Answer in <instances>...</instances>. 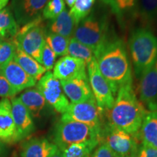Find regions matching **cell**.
<instances>
[{"instance_id":"11","label":"cell","mask_w":157,"mask_h":157,"mask_svg":"<svg viewBox=\"0 0 157 157\" xmlns=\"http://www.w3.org/2000/svg\"><path fill=\"white\" fill-rule=\"evenodd\" d=\"M139 95L140 101L147 111H157V60L141 77Z\"/></svg>"},{"instance_id":"41","label":"cell","mask_w":157,"mask_h":157,"mask_svg":"<svg viewBox=\"0 0 157 157\" xmlns=\"http://www.w3.org/2000/svg\"><path fill=\"white\" fill-rule=\"evenodd\" d=\"M3 40H5V39H4L2 36V35H1V34H0V42H2Z\"/></svg>"},{"instance_id":"39","label":"cell","mask_w":157,"mask_h":157,"mask_svg":"<svg viewBox=\"0 0 157 157\" xmlns=\"http://www.w3.org/2000/svg\"><path fill=\"white\" fill-rule=\"evenodd\" d=\"M64 2H66V3L67 4L68 7L71 8V7L74 6V4H75L76 0H64Z\"/></svg>"},{"instance_id":"10","label":"cell","mask_w":157,"mask_h":157,"mask_svg":"<svg viewBox=\"0 0 157 157\" xmlns=\"http://www.w3.org/2000/svg\"><path fill=\"white\" fill-rule=\"evenodd\" d=\"M37 90L44 96L45 101L58 113H63L69 105V101L65 95L61 84L53 74L46 72L39 80Z\"/></svg>"},{"instance_id":"27","label":"cell","mask_w":157,"mask_h":157,"mask_svg":"<svg viewBox=\"0 0 157 157\" xmlns=\"http://www.w3.org/2000/svg\"><path fill=\"white\" fill-rule=\"evenodd\" d=\"M95 2V0H76L75 4L69 11V14L73 17L76 25L88 16Z\"/></svg>"},{"instance_id":"16","label":"cell","mask_w":157,"mask_h":157,"mask_svg":"<svg viewBox=\"0 0 157 157\" xmlns=\"http://www.w3.org/2000/svg\"><path fill=\"white\" fill-rule=\"evenodd\" d=\"M65 95L71 103H78L93 99L88 77L60 81Z\"/></svg>"},{"instance_id":"20","label":"cell","mask_w":157,"mask_h":157,"mask_svg":"<svg viewBox=\"0 0 157 157\" xmlns=\"http://www.w3.org/2000/svg\"><path fill=\"white\" fill-rule=\"evenodd\" d=\"M138 136L143 144L157 148V111L147 112Z\"/></svg>"},{"instance_id":"36","label":"cell","mask_w":157,"mask_h":157,"mask_svg":"<svg viewBox=\"0 0 157 157\" xmlns=\"http://www.w3.org/2000/svg\"><path fill=\"white\" fill-rule=\"evenodd\" d=\"M6 153V147L5 143L0 140V157H4Z\"/></svg>"},{"instance_id":"24","label":"cell","mask_w":157,"mask_h":157,"mask_svg":"<svg viewBox=\"0 0 157 157\" xmlns=\"http://www.w3.org/2000/svg\"><path fill=\"white\" fill-rule=\"evenodd\" d=\"M99 143V140H94L76 143L60 151L62 152L63 157H89Z\"/></svg>"},{"instance_id":"34","label":"cell","mask_w":157,"mask_h":157,"mask_svg":"<svg viewBox=\"0 0 157 157\" xmlns=\"http://www.w3.org/2000/svg\"><path fill=\"white\" fill-rule=\"evenodd\" d=\"M89 157H115L110 149L103 143H99Z\"/></svg>"},{"instance_id":"4","label":"cell","mask_w":157,"mask_h":157,"mask_svg":"<svg viewBox=\"0 0 157 157\" xmlns=\"http://www.w3.org/2000/svg\"><path fill=\"white\" fill-rule=\"evenodd\" d=\"M100 132L84 124L60 120L54 129L53 140L59 150L71 145L99 140Z\"/></svg>"},{"instance_id":"25","label":"cell","mask_w":157,"mask_h":157,"mask_svg":"<svg viewBox=\"0 0 157 157\" xmlns=\"http://www.w3.org/2000/svg\"><path fill=\"white\" fill-rule=\"evenodd\" d=\"M67 56L81 59L87 64L95 58L93 50L87 46L78 42L75 38H71L68 43Z\"/></svg>"},{"instance_id":"28","label":"cell","mask_w":157,"mask_h":157,"mask_svg":"<svg viewBox=\"0 0 157 157\" xmlns=\"http://www.w3.org/2000/svg\"><path fill=\"white\" fill-rule=\"evenodd\" d=\"M139 12L146 22L157 21V0H140Z\"/></svg>"},{"instance_id":"1","label":"cell","mask_w":157,"mask_h":157,"mask_svg":"<svg viewBox=\"0 0 157 157\" xmlns=\"http://www.w3.org/2000/svg\"><path fill=\"white\" fill-rule=\"evenodd\" d=\"M94 56L100 71L105 78L113 95L121 86L132 83V69L124 43L119 39H108Z\"/></svg>"},{"instance_id":"3","label":"cell","mask_w":157,"mask_h":157,"mask_svg":"<svg viewBox=\"0 0 157 157\" xmlns=\"http://www.w3.org/2000/svg\"><path fill=\"white\" fill-rule=\"evenodd\" d=\"M129 45L135 74L141 78L157 60V37L148 29H139L132 34Z\"/></svg>"},{"instance_id":"6","label":"cell","mask_w":157,"mask_h":157,"mask_svg":"<svg viewBox=\"0 0 157 157\" xmlns=\"http://www.w3.org/2000/svg\"><path fill=\"white\" fill-rule=\"evenodd\" d=\"M107 22L92 15L76 25L74 38L93 50V53L107 40Z\"/></svg>"},{"instance_id":"7","label":"cell","mask_w":157,"mask_h":157,"mask_svg":"<svg viewBox=\"0 0 157 157\" xmlns=\"http://www.w3.org/2000/svg\"><path fill=\"white\" fill-rule=\"evenodd\" d=\"M136 137L109 122L102 126L99 140L110 149L115 157H129L137 146Z\"/></svg>"},{"instance_id":"13","label":"cell","mask_w":157,"mask_h":157,"mask_svg":"<svg viewBox=\"0 0 157 157\" xmlns=\"http://www.w3.org/2000/svg\"><path fill=\"white\" fill-rule=\"evenodd\" d=\"M86 66L87 64L81 59L65 56L55 64L52 74L59 81L87 77Z\"/></svg>"},{"instance_id":"12","label":"cell","mask_w":157,"mask_h":157,"mask_svg":"<svg viewBox=\"0 0 157 157\" xmlns=\"http://www.w3.org/2000/svg\"><path fill=\"white\" fill-rule=\"evenodd\" d=\"M48 0H12L10 8L18 25H24L40 17Z\"/></svg>"},{"instance_id":"22","label":"cell","mask_w":157,"mask_h":157,"mask_svg":"<svg viewBox=\"0 0 157 157\" xmlns=\"http://www.w3.org/2000/svg\"><path fill=\"white\" fill-rule=\"evenodd\" d=\"M76 26V23L73 17L71 16L69 12L65 9L58 17L51 20L49 24V29L50 33L71 39L72 35H74Z\"/></svg>"},{"instance_id":"37","label":"cell","mask_w":157,"mask_h":157,"mask_svg":"<svg viewBox=\"0 0 157 157\" xmlns=\"http://www.w3.org/2000/svg\"><path fill=\"white\" fill-rule=\"evenodd\" d=\"M129 157H139L138 155V147L136 146L132 150V153H131L130 155H129Z\"/></svg>"},{"instance_id":"2","label":"cell","mask_w":157,"mask_h":157,"mask_svg":"<svg viewBox=\"0 0 157 157\" xmlns=\"http://www.w3.org/2000/svg\"><path fill=\"white\" fill-rule=\"evenodd\" d=\"M117 93L114 103L109 110V123L137 137L148 111L136 97L132 82L121 86Z\"/></svg>"},{"instance_id":"31","label":"cell","mask_w":157,"mask_h":157,"mask_svg":"<svg viewBox=\"0 0 157 157\" xmlns=\"http://www.w3.org/2000/svg\"><path fill=\"white\" fill-rule=\"evenodd\" d=\"M56 57L54 51L45 42L41 56V64L44 66L47 71H50L54 68Z\"/></svg>"},{"instance_id":"17","label":"cell","mask_w":157,"mask_h":157,"mask_svg":"<svg viewBox=\"0 0 157 157\" xmlns=\"http://www.w3.org/2000/svg\"><path fill=\"white\" fill-rule=\"evenodd\" d=\"M0 140L5 143L17 142L16 129L9 98H2L0 101Z\"/></svg>"},{"instance_id":"38","label":"cell","mask_w":157,"mask_h":157,"mask_svg":"<svg viewBox=\"0 0 157 157\" xmlns=\"http://www.w3.org/2000/svg\"><path fill=\"white\" fill-rule=\"evenodd\" d=\"M10 1V0H0V11L6 7V6L7 5Z\"/></svg>"},{"instance_id":"29","label":"cell","mask_w":157,"mask_h":157,"mask_svg":"<svg viewBox=\"0 0 157 157\" xmlns=\"http://www.w3.org/2000/svg\"><path fill=\"white\" fill-rule=\"evenodd\" d=\"M64 10V0H48L42 10V17L44 19L53 20Z\"/></svg>"},{"instance_id":"8","label":"cell","mask_w":157,"mask_h":157,"mask_svg":"<svg viewBox=\"0 0 157 157\" xmlns=\"http://www.w3.org/2000/svg\"><path fill=\"white\" fill-rule=\"evenodd\" d=\"M101 110L98 109L95 98L78 103H71L62 114V121H74L87 125L101 132L102 123Z\"/></svg>"},{"instance_id":"18","label":"cell","mask_w":157,"mask_h":157,"mask_svg":"<svg viewBox=\"0 0 157 157\" xmlns=\"http://www.w3.org/2000/svg\"><path fill=\"white\" fill-rule=\"evenodd\" d=\"M58 148L44 137H36L27 140L21 148V157H51Z\"/></svg>"},{"instance_id":"15","label":"cell","mask_w":157,"mask_h":157,"mask_svg":"<svg viewBox=\"0 0 157 157\" xmlns=\"http://www.w3.org/2000/svg\"><path fill=\"white\" fill-rule=\"evenodd\" d=\"M0 71L17 93L34 87L36 84V80L29 75L14 59L0 66Z\"/></svg>"},{"instance_id":"19","label":"cell","mask_w":157,"mask_h":157,"mask_svg":"<svg viewBox=\"0 0 157 157\" xmlns=\"http://www.w3.org/2000/svg\"><path fill=\"white\" fill-rule=\"evenodd\" d=\"M15 45H16V48H15L14 58H13L15 61L29 75L32 76L36 81L40 80V78L47 72V70L42 65L37 62L34 58H33L32 57L21 50L16 44Z\"/></svg>"},{"instance_id":"23","label":"cell","mask_w":157,"mask_h":157,"mask_svg":"<svg viewBox=\"0 0 157 157\" xmlns=\"http://www.w3.org/2000/svg\"><path fill=\"white\" fill-rule=\"evenodd\" d=\"M10 7H6L0 11V34L5 40H13L19 31Z\"/></svg>"},{"instance_id":"32","label":"cell","mask_w":157,"mask_h":157,"mask_svg":"<svg viewBox=\"0 0 157 157\" xmlns=\"http://www.w3.org/2000/svg\"><path fill=\"white\" fill-rule=\"evenodd\" d=\"M17 94L14 88L12 87L10 82L0 71V98H13Z\"/></svg>"},{"instance_id":"5","label":"cell","mask_w":157,"mask_h":157,"mask_svg":"<svg viewBox=\"0 0 157 157\" xmlns=\"http://www.w3.org/2000/svg\"><path fill=\"white\" fill-rule=\"evenodd\" d=\"M45 36L46 33L42 25V17H40L20 28L13 41L25 53L41 64L42 52L46 42Z\"/></svg>"},{"instance_id":"30","label":"cell","mask_w":157,"mask_h":157,"mask_svg":"<svg viewBox=\"0 0 157 157\" xmlns=\"http://www.w3.org/2000/svg\"><path fill=\"white\" fill-rule=\"evenodd\" d=\"M15 48L13 40H3L0 42V66L13 59Z\"/></svg>"},{"instance_id":"21","label":"cell","mask_w":157,"mask_h":157,"mask_svg":"<svg viewBox=\"0 0 157 157\" xmlns=\"http://www.w3.org/2000/svg\"><path fill=\"white\" fill-rule=\"evenodd\" d=\"M19 99L34 118L40 117L47 104L44 96L37 88L26 90L20 95Z\"/></svg>"},{"instance_id":"33","label":"cell","mask_w":157,"mask_h":157,"mask_svg":"<svg viewBox=\"0 0 157 157\" xmlns=\"http://www.w3.org/2000/svg\"><path fill=\"white\" fill-rule=\"evenodd\" d=\"M105 5L111 7V10L118 17H121L123 14L122 0H101Z\"/></svg>"},{"instance_id":"35","label":"cell","mask_w":157,"mask_h":157,"mask_svg":"<svg viewBox=\"0 0 157 157\" xmlns=\"http://www.w3.org/2000/svg\"><path fill=\"white\" fill-rule=\"evenodd\" d=\"M139 157H157V148L142 143L138 148Z\"/></svg>"},{"instance_id":"40","label":"cell","mask_w":157,"mask_h":157,"mask_svg":"<svg viewBox=\"0 0 157 157\" xmlns=\"http://www.w3.org/2000/svg\"><path fill=\"white\" fill-rule=\"evenodd\" d=\"M51 157H63V156L62 152L58 149V150L56 151V154H55L53 156H51Z\"/></svg>"},{"instance_id":"9","label":"cell","mask_w":157,"mask_h":157,"mask_svg":"<svg viewBox=\"0 0 157 157\" xmlns=\"http://www.w3.org/2000/svg\"><path fill=\"white\" fill-rule=\"evenodd\" d=\"M88 79L98 109L101 112L109 111L114 103L115 98L111 87L100 71L95 58L87 64Z\"/></svg>"},{"instance_id":"26","label":"cell","mask_w":157,"mask_h":157,"mask_svg":"<svg viewBox=\"0 0 157 157\" xmlns=\"http://www.w3.org/2000/svg\"><path fill=\"white\" fill-rule=\"evenodd\" d=\"M70 39L61 35L49 33L45 36V42L54 51L57 56H67V50Z\"/></svg>"},{"instance_id":"14","label":"cell","mask_w":157,"mask_h":157,"mask_svg":"<svg viewBox=\"0 0 157 157\" xmlns=\"http://www.w3.org/2000/svg\"><path fill=\"white\" fill-rule=\"evenodd\" d=\"M10 102L17 142L29 137L34 131L35 126L33 117L19 98H11Z\"/></svg>"}]
</instances>
